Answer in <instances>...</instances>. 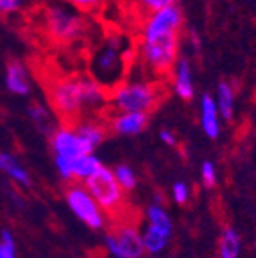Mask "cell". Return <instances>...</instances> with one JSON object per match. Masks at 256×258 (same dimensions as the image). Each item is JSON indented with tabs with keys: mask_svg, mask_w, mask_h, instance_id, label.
Instances as JSON below:
<instances>
[{
	"mask_svg": "<svg viewBox=\"0 0 256 258\" xmlns=\"http://www.w3.org/2000/svg\"><path fill=\"white\" fill-rule=\"evenodd\" d=\"M131 52V40L122 34H111L104 38L90 54V77L108 92L113 90L127 76Z\"/></svg>",
	"mask_w": 256,
	"mask_h": 258,
	"instance_id": "obj_1",
	"label": "cell"
},
{
	"mask_svg": "<svg viewBox=\"0 0 256 258\" xmlns=\"http://www.w3.org/2000/svg\"><path fill=\"white\" fill-rule=\"evenodd\" d=\"M163 99L161 83L147 77H125L108 92V108L113 113H149Z\"/></svg>",
	"mask_w": 256,
	"mask_h": 258,
	"instance_id": "obj_2",
	"label": "cell"
},
{
	"mask_svg": "<svg viewBox=\"0 0 256 258\" xmlns=\"http://www.w3.org/2000/svg\"><path fill=\"white\" fill-rule=\"evenodd\" d=\"M41 27L56 43H74L86 34L88 20L63 0H48L41 9Z\"/></svg>",
	"mask_w": 256,
	"mask_h": 258,
	"instance_id": "obj_3",
	"label": "cell"
},
{
	"mask_svg": "<svg viewBox=\"0 0 256 258\" xmlns=\"http://www.w3.org/2000/svg\"><path fill=\"white\" fill-rule=\"evenodd\" d=\"M88 76H65L54 79L47 88L48 102L65 125H74L83 118L86 108Z\"/></svg>",
	"mask_w": 256,
	"mask_h": 258,
	"instance_id": "obj_4",
	"label": "cell"
},
{
	"mask_svg": "<svg viewBox=\"0 0 256 258\" xmlns=\"http://www.w3.org/2000/svg\"><path fill=\"white\" fill-rule=\"evenodd\" d=\"M86 186L90 190V196L97 201V205L109 215L113 228L115 226H129L125 221L127 205L124 203V192H122V186L118 185L111 170L102 165L93 176L86 179Z\"/></svg>",
	"mask_w": 256,
	"mask_h": 258,
	"instance_id": "obj_5",
	"label": "cell"
},
{
	"mask_svg": "<svg viewBox=\"0 0 256 258\" xmlns=\"http://www.w3.org/2000/svg\"><path fill=\"white\" fill-rule=\"evenodd\" d=\"M179 34L154 38V40H138L136 59L142 69L151 76H167L172 72L174 64L179 59Z\"/></svg>",
	"mask_w": 256,
	"mask_h": 258,
	"instance_id": "obj_6",
	"label": "cell"
},
{
	"mask_svg": "<svg viewBox=\"0 0 256 258\" xmlns=\"http://www.w3.org/2000/svg\"><path fill=\"white\" fill-rule=\"evenodd\" d=\"M52 149L56 153L57 169H59L61 176L67 179L74 177V163L79 158L90 156L93 153V147L76 133L74 125L65 124L52 133Z\"/></svg>",
	"mask_w": 256,
	"mask_h": 258,
	"instance_id": "obj_7",
	"label": "cell"
},
{
	"mask_svg": "<svg viewBox=\"0 0 256 258\" xmlns=\"http://www.w3.org/2000/svg\"><path fill=\"white\" fill-rule=\"evenodd\" d=\"M183 24L184 16L177 4L158 9L144 16L140 25V40H154V38L179 34Z\"/></svg>",
	"mask_w": 256,
	"mask_h": 258,
	"instance_id": "obj_8",
	"label": "cell"
},
{
	"mask_svg": "<svg viewBox=\"0 0 256 258\" xmlns=\"http://www.w3.org/2000/svg\"><path fill=\"white\" fill-rule=\"evenodd\" d=\"M67 199L70 208L76 212V215L83 222H86L92 228H100L102 226V215H100V210L97 208L95 199L90 196V192L83 188L79 185L68 186L67 190Z\"/></svg>",
	"mask_w": 256,
	"mask_h": 258,
	"instance_id": "obj_9",
	"label": "cell"
},
{
	"mask_svg": "<svg viewBox=\"0 0 256 258\" xmlns=\"http://www.w3.org/2000/svg\"><path fill=\"white\" fill-rule=\"evenodd\" d=\"M108 246L118 258H140L145 247L131 226H115L108 237Z\"/></svg>",
	"mask_w": 256,
	"mask_h": 258,
	"instance_id": "obj_10",
	"label": "cell"
},
{
	"mask_svg": "<svg viewBox=\"0 0 256 258\" xmlns=\"http://www.w3.org/2000/svg\"><path fill=\"white\" fill-rule=\"evenodd\" d=\"M170 79H172V88L177 97H181L183 101H190L196 95V83H194V72L192 64L184 56H179V59L174 64L172 72H170Z\"/></svg>",
	"mask_w": 256,
	"mask_h": 258,
	"instance_id": "obj_11",
	"label": "cell"
},
{
	"mask_svg": "<svg viewBox=\"0 0 256 258\" xmlns=\"http://www.w3.org/2000/svg\"><path fill=\"white\" fill-rule=\"evenodd\" d=\"M147 120L145 113H113V117H109L108 129L118 135H136L144 131Z\"/></svg>",
	"mask_w": 256,
	"mask_h": 258,
	"instance_id": "obj_12",
	"label": "cell"
},
{
	"mask_svg": "<svg viewBox=\"0 0 256 258\" xmlns=\"http://www.w3.org/2000/svg\"><path fill=\"white\" fill-rule=\"evenodd\" d=\"M6 88L15 95H29L31 93V77L27 67L20 61H11L6 69Z\"/></svg>",
	"mask_w": 256,
	"mask_h": 258,
	"instance_id": "obj_13",
	"label": "cell"
},
{
	"mask_svg": "<svg viewBox=\"0 0 256 258\" xmlns=\"http://www.w3.org/2000/svg\"><path fill=\"white\" fill-rule=\"evenodd\" d=\"M199 113H201V125H203V131L206 133V137H210V138L219 137L220 115H219V109H217L215 99H213L210 93H204V95L201 97Z\"/></svg>",
	"mask_w": 256,
	"mask_h": 258,
	"instance_id": "obj_14",
	"label": "cell"
},
{
	"mask_svg": "<svg viewBox=\"0 0 256 258\" xmlns=\"http://www.w3.org/2000/svg\"><path fill=\"white\" fill-rule=\"evenodd\" d=\"M74 129L84 142H88L92 145L93 149L102 144L106 135H108V124L95 120V118H81L74 124Z\"/></svg>",
	"mask_w": 256,
	"mask_h": 258,
	"instance_id": "obj_15",
	"label": "cell"
},
{
	"mask_svg": "<svg viewBox=\"0 0 256 258\" xmlns=\"http://www.w3.org/2000/svg\"><path fill=\"white\" fill-rule=\"evenodd\" d=\"M215 104L220 117L226 118V120H231L233 109H235V88H233V85H229L228 81H222L217 86Z\"/></svg>",
	"mask_w": 256,
	"mask_h": 258,
	"instance_id": "obj_16",
	"label": "cell"
},
{
	"mask_svg": "<svg viewBox=\"0 0 256 258\" xmlns=\"http://www.w3.org/2000/svg\"><path fill=\"white\" fill-rule=\"evenodd\" d=\"M2 170H6L15 181L22 183V185H31V177H29L27 170L9 154H2Z\"/></svg>",
	"mask_w": 256,
	"mask_h": 258,
	"instance_id": "obj_17",
	"label": "cell"
},
{
	"mask_svg": "<svg viewBox=\"0 0 256 258\" xmlns=\"http://www.w3.org/2000/svg\"><path fill=\"white\" fill-rule=\"evenodd\" d=\"M240 251V238L233 230H226L220 238L219 254L220 258H236Z\"/></svg>",
	"mask_w": 256,
	"mask_h": 258,
	"instance_id": "obj_18",
	"label": "cell"
},
{
	"mask_svg": "<svg viewBox=\"0 0 256 258\" xmlns=\"http://www.w3.org/2000/svg\"><path fill=\"white\" fill-rule=\"evenodd\" d=\"M147 215H149V221H151V228H154V230H158L160 233H163L165 237L170 235V231H172L170 219L167 217V214H165L160 206H151V208L147 210Z\"/></svg>",
	"mask_w": 256,
	"mask_h": 258,
	"instance_id": "obj_19",
	"label": "cell"
},
{
	"mask_svg": "<svg viewBox=\"0 0 256 258\" xmlns=\"http://www.w3.org/2000/svg\"><path fill=\"white\" fill-rule=\"evenodd\" d=\"M100 161L97 160L95 156H83L79 158V160L74 163V177H84V179H88L90 176H93V174L97 172V170L100 169Z\"/></svg>",
	"mask_w": 256,
	"mask_h": 258,
	"instance_id": "obj_20",
	"label": "cell"
},
{
	"mask_svg": "<svg viewBox=\"0 0 256 258\" xmlns=\"http://www.w3.org/2000/svg\"><path fill=\"white\" fill-rule=\"evenodd\" d=\"M131 4L136 8V11L145 16V15H149V13L158 11V9L174 6L176 0H131Z\"/></svg>",
	"mask_w": 256,
	"mask_h": 258,
	"instance_id": "obj_21",
	"label": "cell"
},
{
	"mask_svg": "<svg viewBox=\"0 0 256 258\" xmlns=\"http://www.w3.org/2000/svg\"><path fill=\"white\" fill-rule=\"evenodd\" d=\"M165 244H167V237L163 233H160L158 230H154V228H149L144 237L145 249H149L151 253H158V251L163 249Z\"/></svg>",
	"mask_w": 256,
	"mask_h": 258,
	"instance_id": "obj_22",
	"label": "cell"
},
{
	"mask_svg": "<svg viewBox=\"0 0 256 258\" xmlns=\"http://www.w3.org/2000/svg\"><path fill=\"white\" fill-rule=\"evenodd\" d=\"M63 2H65V4H68V6H72L74 9L81 11L83 15H86V13L100 11V9L106 6V2H108V0H63Z\"/></svg>",
	"mask_w": 256,
	"mask_h": 258,
	"instance_id": "obj_23",
	"label": "cell"
},
{
	"mask_svg": "<svg viewBox=\"0 0 256 258\" xmlns=\"http://www.w3.org/2000/svg\"><path fill=\"white\" fill-rule=\"evenodd\" d=\"M115 177H116V181H118V185L124 186L125 190L135 188V185H136L135 174H133V170L129 169L127 165H118V167H116V169H115Z\"/></svg>",
	"mask_w": 256,
	"mask_h": 258,
	"instance_id": "obj_24",
	"label": "cell"
},
{
	"mask_svg": "<svg viewBox=\"0 0 256 258\" xmlns=\"http://www.w3.org/2000/svg\"><path fill=\"white\" fill-rule=\"evenodd\" d=\"M29 115H31V118L36 122L41 129L50 127V118H48V113H47V109H45L43 106L32 104L31 108H29Z\"/></svg>",
	"mask_w": 256,
	"mask_h": 258,
	"instance_id": "obj_25",
	"label": "cell"
},
{
	"mask_svg": "<svg viewBox=\"0 0 256 258\" xmlns=\"http://www.w3.org/2000/svg\"><path fill=\"white\" fill-rule=\"evenodd\" d=\"M25 6H27V0H0V15H16L25 9Z\"/></svg>",
	"mask_w": 256,
	"mask_h": 258,
	"instance_id": "obj_26",
	"label": "cell"
},
{
	"mask_svg": "<svg viewBox=\"0 0 256 258\" xmlns=\"http://www.w3.org/2000/svg\"><path fill=\"white\" fill-rule=\"evenodd\" d=\"M0 258H16V247L11 233L4 231L2 233V242H0Z\"/></svg>",
	"mask_w": 256,
	"mask_h": 258,
	"instance_id": "obj_27",
	"label": "cell"
},
{
	"mask_svg": "<svg viewBox=\"0 0 256 258\" xmlns=\"http://www.w3.org/2000/svg\"><path fill=\"white\" fill-rule=\"evenodd\" d=\"M217 174H215V167L210 163V161H204L203 163V181L206 186H213L215 185Z\"/></svg>",
	"mask_w": 256,
	"mask_h": 258,
	"instance_id": "obj_28",
	"label": "cell"
},
{
	"mask_svg": "<svg viewBox=\"0 0 256 258\" xmlns=\"http://www.w3.org/2000/svg\"><path fill=\"white\" fill-rule=\"evenodd\" d=\"M174 199L177 203H184L188 199V188H186L184 183H176L174 185Z\"/></svg>",
	"mask_w": 256,
	"mask_h": 258,
	"instance_id": "obj_29",
	"label": "cell"
},
{
	"mask_svg": "<svg viewBox=\"0 0 256 258\" xmlns=\"http://www.w3.org/2000/svg\"><path fill=\"white\" fill-rule=\"evenodd\" d=\"M160 138H161V140H163L167 145H176V144H177V138H176V135H174V133H170V131H168V129H163V131H161V133H160Z\"/></svg>",
	"mask_w": 256,
	"mask_h": 258,
	"instance_id": "obj_30",
	"label": "cell"
},
{
	"mask_svg": "<svg viewBox=\"0 0 256 258\" xmlns=\"http://www.w3.org/2000/svg\"><path fill=\"white\" fill-rule=\"evenodd\" d=\"M0 169H2V153H0Z\"/></svg>",
	"mask_w": 256,
	"mask_h": 258,
	"instance_id": "obj_31",
	"label": "cell"
}]
</instances>
